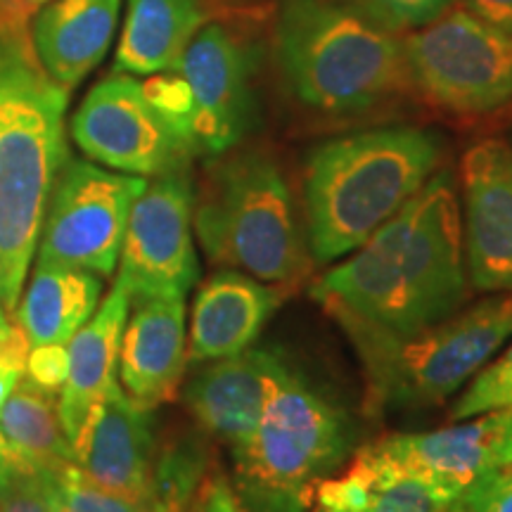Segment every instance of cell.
<instances>
[{"instance_id": "obj_39", "label": "cell", "mask_w": 512, "mask_h": 512, "mask_svg": "<svg viewBox=\"0 0 512 512\" xmlns=\"http://www.w3.org/2000/svg\"><path fill=\"white\" fill-rule=\"evenodd\" d=\"M0 299H3V294H0ZM0 304H3V302H0Z\"/></svg>"}, {"instance_id": "obj_25", "label": "cell", "mask_w": 512, "mask_h": 512, "mask_svg": "<svg viewBox=\"0 0 512 512\" xmlns=\"http://www.w3.org/2000/svg\"><path fill=\"white\" fill-rule=\"evenodd\" d=\"M209 470V451L200 439H171L157 453L145 512H192L195 494Z\"/></svg>"}, {"instance_id": "obj_14", "label": "cell", "mask_w": 512, "mask_h": 512, "mask_svg": "<svg viewBox=\"0 0 512 512\" xmlns=\"http://www.w3.org/2000/svg\"><path fill=\"white\" fill-rule=\"evenodd\" d=\"M377 444L396 463L430 484L448 505L482 477L508 470L512 411H489L434 432L389 434Z\"/></svg>"}, {"instance_id": "obj_2", "label": "cell", "mask_w": 512, "mask_h": 512, "mask_svg": "<svg viewBox=\"0 0 512 512\" xmlns=\"http://www.w3.org/2000/svg\"><path fill=\"white\" fill-rule=\"evenodd\" d=\"M69 91L38 62L24 19L0 8V294L12 313L27 283L57 176L69 162Z\"/></svg>"}, {"instance_id": "obj_5", "label": "cell", "mask_w": 512, "mask_h": 512, "mask_svg": "<svg viewBox=\"0 0 512 512\" xmlns=\"http://www.w3.org/2000/svg\"><path fill=\"white\" fill-rule=\"evenodd\" d=\"M349 413L290 363L245 446L233 451L235 494L247 512H309L318 484L354 446Z\"/></svg>"}, {"instance_id": "obj_36", "label": "cell", "mask_w": 512, "mask_h": 512, "mask_svg": "<svg viewBox=\"0 0 512 512\" xmlns=\"http://www.w3.org/2000/svg\"><path fill=\"white\" fill-rule=\"evenodd\" d=\"M48 0H3V3H0V8L3 10H8V12H12V15H17V17H27V15H31V12H36L38 8H41V5H46Z\"/></svg>"}, {"instance_id": "obj_20", "label": "cell", "mask_w": 512, "mask_h": 512, "mask_svg": "<svg viewBox=\"0 0 512 512\" xmlns=\"http://www.w3.org/2000/svg\"><path fill=\"white\" fill-rule=\"evenodd\" d=\"M121 0H48L29 29L38 62L72 91L110 50Z\"/></svg>"}, {"instance_id": "obj_7", "label": "cell", "mask_w": 512, "mask_h": 512, "mask_svg": "<svg viewBox=\"0 0 512 512\" xmlns=\"http://www.w3.org/2000/svg\"><path fill=\"white\" fill-rule=\"evenodd\" d=\"M344 332L361 356L373 411L439 406L512 337V292H496L415 335Z\"/></svg>"}, {"instance_id": "obj_40", "label": "cell", "mask_w": 512, "mask_h": 512, "mask_svg": "<svg viewBox=\"0 0 512 512\" xmlns=\"http://www.w3.org/2000/svg\"><path fill=\"white\" fill-rule=\"evenodd\" d=\"M508 470H512V463H510V467H508Z\"/></svg>"}, {"instance_id": "obj_12", "label": "cell", "mask_w": 512, "mask_h": 512, "mask_svg": "<svg viewBox=\"0 0 512 512\" xmlns=\"http://www.w3.org/2000/svg\"><path fill=\"white\" fill-rule=\"evenodd\" d=\"M192 95L197 152L219 157L247 136L254 114L252 57L221 24L197 31L176 69Z\"/></svg>"}, {"instance_id": "obj_11", "label": "cell", "mask_w": 512, "mask_h": 512, "mask_svg": "<svg viewBox=\"0 0 512 512\" xmlns=\"http://www.w3.org/2000/svg\"><path fill=\"white\" fill-rule=\"evenodd\" d=\"M74 143L93 162L128 176H162L188 169L197 155L155 110L143 81L112 74L88 91L69 124Z\"/></svg>"}, {"instance_id": "obj_23", "label": "cell", "mask_w": 512, "mask_h": 512, "mask_svg": "<svg viewBox=\"0 0 512 512\" xmlns=\"http://www.w3.org/2000/svg\"><path fill=\"white\" fill-rule=\"evenodd\" d=\"M0 432L34 463L57 470L74 463L72 446L62 430L57 399L22 377L0 408Z\"/></svg>"}, {"instance_id": "obj_34", "label": "cell", "mask_w": 512, "mask_h": 512, "mask_svg": "<svg viewBox=\"0 0 512 512\" xmlns=\"http://www.w3.org/2000/svg\"><path fill=\"white\" fill-rule=\"evenodd\" d=\"M192 512H247L221 470H207L195 494Z\"/></svg>"}, {"instance_id": "obj_6", "label": "cell", "mask_w": 512, "mask_h": 512, "mask_svg": "<svg viewBox=\"0 0 512 512\" xmlns=\"http://www.w3.org/2000/svg\"><path fill=\"white\" fill-rule=\"evenodd\" d=\"M192 226L211 264L261 283L285 290L311 268L290 185L264 152H240L211 171Z\"/></svg>"}, {"instance_id": "obj_31", "label": "cell", "mask_w": 512, "mask_h": 512, "mask_svg": "<svg viewBox=\"0 0 512 512\" xmlns=\"http://www.w3.org/2000/svg\"><path fill=\"white\" fill-rule=\"evenodd\" d=\"M444 512H512V470L491 472L467 486Z\"/></svg>"}, {"instance_id": "obj_10", "label": "cell", "mask_w": 512, "mask_h": 512, "mask_svg": "<svg viewBox=\"0 0 512 512\" xmlns=\"http://www.w3.org/2000/svg\"><path fill=\"white\" fill-rule=\"evenodd\" d=\"M195 195L188 169L155 176L133 202L119 254V283L131 304L147 299H185L197 283L192 240Z\"/></svg>"}, {"instance_id": "obj_18", "label": "cell", "mask_w": 512, "mask_h": 512, "mask_svg": "<svg viewBox=\"0 0 512 512\" xmlns=\"http://www.w3.org/2000/svg\"><path fill=\"white\" fill-rule=\"evenodd\" d=\"M133 306L121 335V387L140 406L155 411L176 399L188 366L185 299H147Z\"/></svg>"}, {"instance_id": "obj_19", "label": "cell", "mask_w": 512, "mask_h": 512, "mask_svg": "<svg viewBox=\"0 0 512 512\" xmlns=\"http://www.w3.org/2000/svg\"><path fill=\"white\" fill-rule=\"evenodd\" d=\"M128 311V292L114 283L105 302L69 339V375L57 396V413L69 446L79 439L95 408L119 387V349Z\"/></svg>"}, {"instance_id": "obj_15", "label": "cell", "mask_w": 512, "mask_h": 512, "mask_svg": "<svg viewBox=\"0 0 512 512\" xmlns=\"http://www.w3.org/2000/svg\"><path fill=\"white\" fill-rule=\"evenodd\" d=\"M285 368L278 349L261 347L202 363L185 384V408L209 437L223 441L233 453L254 434Z\"/></svg>"}, {"instance_id": "obj_38", "label": "cell", "mask_w": 512, "mask_h": 512, "mask_svg": "<svg viewBox=\"0 0 512 512\" xmlns=\"http://www.w3.org/2000/svg\"><path fill=\"white\" fill-rule=\"evenodd\" d=\"M313 512H339V510H332V508H328V505L316 503V508H313Z\"/></svg>"}, {"instance_id": "obj_4", "label": "cell", "mask_w": 512, "mask_h": 512, "mask_svg": "<svg viewBox=\"0 0 512 512\" xmlns=\"http://www.w3.org/2000/svg\"><path fill=\"white\" fill-rule=\"evenodd\" d=\"M278 55L294 98L325 114L373 110L413 88L396 31L339 0H283Z\"/></svg>"}, {"instance_id": "obj_24", "label": "cell", "mask_w": 512, "mask_h": 512, "mask_svg": "<svg viewBox=\"0 0 512 512\" xmlns=\"http://www.w3.org/2000/svg\"><path fill=\"white\" fill-rule=\"evenodd\" d=\"M351 467L366 484V512H444L446 501L430 484L396 463L377 444L358 448Z\"/></svg>"}, {"instance_id": "obj_35", "label": "cell", "mask_w": 512, "mask_h": 512, "mask_svg": "<svg viewBox=\"0 0 512 512\" xmlns=\"http://www.w3.org/2000/svg\"><path fill=\"white\" fill-rule=\"evenodd\" d=\"M460 5L475 12L477 17H482L491 27L512 36V0H463Z\"/></svg>"}, {"instance_id": "obj_28", "label": "cell", "mask_w": 512, "mask_h": 512, "mask_svg": "<svg viewBox=\"0 0 512 512\" xmlns=\"http://www.w3.org/2000/svg\"><path fill=\"white\" fill-rule=\"evenodd\" d=\"M503 408L512 411V344L494 363L479 370L453 406L451 420H467Z\"/></svg>"}, {"instance_id": "obj_37", "label": "cell", "mask_w": 512, "mask_h": 512, "mask_svg": "<svg viewBox=\"0 0 512 512\" xmlns=\"http://www.w3.org/2000/svg\"><path fill=\"white\" fill-rule=\"evenodd\" d=\"M10 313L8 311H5V306L3 304H0V335H3V332H5V328H8V325H10Z\"/></svg>"}, {"instance_id": "obj_1", "label": "cell", "mask_w": 512, "mask_h": 512, "mask_svg": "<svg viewBox=\"0 0 512 512\" xmlns=\"http://www.w3.org/2000/svg\"><path fill=\"white\" fill-rule=\"evenodd\" d=\"M467 280L458 192L444 171L325 273L313 297L342 330L406 337L458 313Z\"/></svg>"}, {"instance_id": "obj_26", "label": "cell", "mask_w": 512, "mask_h": 512, "mask_svg": "<svg viewBox=\"0 0 512 512\" xmlns=\"http://www.w3.org/2000/svg\"><path fill=\"white\" fill-rule=\"evenodd\" d=\"M0 512H55V470L24 456L0 458Z\"/></svg>"}, {"instance_id": "obj_33", "label": "cell", "mask_w": 512, "mask_h": 512, "mask_svg": "<svg viewBox=\"0 0 512 512\" xmlns=\"http://www.w3.org/2000/svg\"><path fill=\"white\" fill-rule=\"evenodd\" d=\"M31 344L24 330L10 318V325L0 335V408L8 401V396L15 392L19 380L27 370Z\"/></svg>"}, {"instance_id": "obj_8", "label": "cell", "mask_w": 512, "mask_h": 512, "mask_svg": "<svg viewBox=\"0 0 512 512\" xmlns=\"http://www.w3.org/2000/svg\"><path fill=\"white\" fill-rule=\"evenodd\" d=\"M413 88L441 110L489 114L512 102V36L463 5L403 41Z\"/></svg>"}, {"instance_id": "obj_29", "label": "cell", "mask_w": 512, "mask_h": 512, "mask_svg": "<svg viewBox=\"0 0 512 512\" xmlns=\"http://www.w3.org/2000/svg\"><path fill=\"white\" fill-rule=\"evenodd\" d=\"M143 91L155 110L169 121V126L197 152L195 133H192V95L183 76L178 72L152 74L143 81Z\"/></svg>"}, {"instance_id": "obj_32", "label": "cell", "mask_w": 512, "mask_h": 512, "mask_svg": "<svg viewBox=\"0 0 512 512\" xmlns=\"http://www.w3.org/2000/svg\"><path fill=\"white\" fill-rule=\"evenodd\" d=\"M69 375V351L67 344H41L31 347L27 358V370L24 377L31 384L50 396H60L64 382Z\"/></svg>"}, {"instance_id": "obj_30", "label": "cell", "mask_w": 512, "mask_h": 512, "mask_svg": "<svg viewBox=\"0 0 512 512\" xmlns=\"http://www.w3.org/2000/svg\"><path fill=\"white\" fill-rule=\"evenodd\" d=\"M363 10L392 31L420 29L451 8L453 0H361Z\"/></svg>"}, {"instance_id": "obj_13", "label": "cell", "mask_w": 512, "mask_h": 512, "mask_svg": "<svg viewBox=\"0 0 512 512\" xmlns=\"http://www.w3.org/2000/svg\"><path fill=\"white\" fill-rule=\"evenodd\" d=\"M467 278L479 292H512V145L482 140L460 164Z\"/></svg>"}, {"instance_id": "obj_9", "label": "cell", "mask_w": 512, "mask_h": 512, "mask_svg": "<svg viewBox=\"0 0 512 512\" xmlns=\"http://www.w3.org/2000/svg\"><path fill=\"white\" fill-rule=\"evenodd\" d=\"M145 178L69 159L57 176L38 235V261L102 275L119 264L128 214Z\"/></svg>"}, {"instance_id": "obj_17", "label": "cell", "mask_w": 512, "mask_h": 512, "mask_svg": "<svg viewBox=\"0 0 512 512\" xmlns=\"http://www.w3.org/2000/svg\"><path fill=\"white\" fill-rule=\"evenodd\" d=\"M280 290L233 268L211 273L192 304L188 363L202 366L254 347L268 318L283 304Z\"/></svg>"}, {"instance_id": "obj_22", "label": "cell", "mask_w": 512, "mask_h": 512, "mask_svg": "<svg viewBox=\"0 0 512 512\" xmlns=\"http://www.w3.org/2000/svg\"><path fill=\"white\" fill-rule=\"evenodd\" d=\"M204 19L202 0H128L114 69L131 76L174 72Z\"/></svg>"}, {"instance_id": "obj_16", "label": "cell", "mask_w": 512, "mask_h": 512, "mask_svg": "<svg viewBox=\"0 0 512 512\" xmlns=\"http://www.w3.org/2000/svg\"><path fill=\"white\" fill-rule=\"evenodd\" d=\"M152 408L114 389L95 408L72 444L74 465L95 484L133 501H147L157 460Z\"/></svg>"}, {"instance_id": "obj_3", "label": "cell", "mask_w": 512, "mask_h": 512, "mask_svg": "<svg viewBox=\"0 0 512 512\" xmlns=\"http://www.w3.org/2000/svg\"><path fill=\"white\" fill-rule=\"evenodd\" d=\"M441 140L415 126L328 140L304 171L306 226L318 264L354 252L437 174Z\"/></svg>"}, {"instance_id": "obj_27", "label": "cell", "mask_w": 512, "mask_h": 512, "mask_svg": "<svg viewBox=\"0 0 512 512\" xmlns=\"http://www.w3.org/2000/svg\"><path fill=\"white\" fill-rule=\"evenodd\" d=\"M147 501H133L95 484L74 463L55 470V512H145Z\"/></svg>"}, {"instance_id": "obj_21", "label": "cell", "mask_w": 512, "mask_h": 512, "mask_svg": "<svg viewBox=\"0 0 512 512\" xmlns=\"http://www.w3.org/2000/svg\"><path fill=\"white\" fill-rule=\"evenodd\" d=\"M100 294L102 283L95 273L38 261L10 316L31 347L69 344L100 306Z\"/></svg>"}]
</instances>
